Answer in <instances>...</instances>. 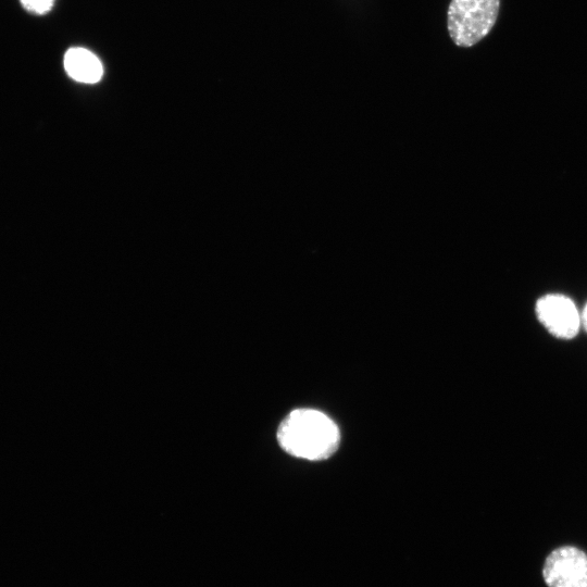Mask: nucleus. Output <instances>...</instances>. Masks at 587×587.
Returning <instances> with one entry per match:
<instances>
[{
	"mask_svg": "<svg viewBox=\"0 0 587 587\" xmlns=\"http://www.w3.org/2000/svg\"><path fill=\"white\" fill-rule=\"evenodd\" d=\"M277 441L287 453L311 461L329 458L338 448L340 434L335 422L314 409H296L279 424Z\"/></svg>",
	"mask_w": 587,
	"mask_h": 587,
	"instance_id": "obj_1",
	"label": "nucleus"
},
{
	"mask_svg": "<svg viewBox=\"0 0 587 587\" xmlns=\"http://www.w3.org/2000/svg\"><path fill=\"white\" fill-rule=\"evenodd\" d=\"M500 0H451L447 12L448 32L457 46L472 47L494 27Z\"/></svg>",
	"mask_w": 587,
	"mask_h": 587,
	"instance_id": "obj_2",
	"label": "nucleus"
},
{
	"mask_svg": "<svg viewBox=\"0 0 587 587\" xmlns=\"http://www.w3.org/2000/svg\"><path fill=\"white\" fill-rule=\"evenodd\" d=\"M542 577L548 587H587V554L573 546L554 549L546 558Z\"/></svg>",
	"mask_w": 587,
	"mask_h": 587,
	"instance_id": "obj_3",
	"label": "nucleus"
},
{
	"mask_svg": "<svg viewBox=\"0 0 587 587\" xmlns=\"http://www.w3.org/2000/svg\"><path fill=\"white\" fill-rule=\"evenodd\" d=\"M536 314L549 333L558 338L571 339L578 332L580 316L575 303L566 296H542L536 302Z\"/></svg>",
	"mask_w": 587,
	"mask_h": 587,
	"instance_id": "obj_4",
	"label": "nucleus"
},
{
	"mask_svg": "<svg viewBox=\"0 0 587 587\" xmlns=\"http://www.w3.org/2000/svg\"><path fill=\"white\" fill-rule=\"evenodd\" d=\"M64 68L72 79L84 84L98 83L103 75V66L98 57L82 47L66 51Z\"/></svg>",
	"mask_w": 587,
	"mask_h": 587,
	"instance_id": "obj_5",
	"label": "nucleus"
},
{
	"mask_svg": "<svg viewBox=\"0 0 587 587\" xmlns=\"http://www.w3.org/2000/svg\"><path fill=\"white\" fill-rule=\"evenodd\" d=\"M25 10L34 14H46L53 7L54 0H21Z\"/></svg>",
	"mask_w": 587,
	"mask_h": 587,
	"instance_id": "obj_6",
	"label": "nucleus"
},
{
	"mask_svg": "<svg viewBox=\"0 0 587 587\" xmlns=\"http://www.w3.org/2000/svg\"><path fill=\"white\" fill-rule=\"evenodd\" d=\"M582 320H583L585 328L587 329V304L584 308V311H583V314H582Z\"/></svg>",
	"mask_w": 587,
	"mask_h": 587,
	"instance_id": "obj_7",
	"label": "nucleus"
}]
</instances>
